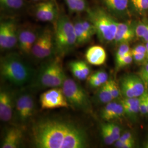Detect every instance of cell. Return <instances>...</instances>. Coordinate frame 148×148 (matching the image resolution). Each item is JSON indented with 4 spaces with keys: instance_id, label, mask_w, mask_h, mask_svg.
<instances>
[{
    "instance_id": "obj_7",
    "label": "cell",
    "mask_w": 148,
    "mask_h": 148,
    "mask_svg": "<svg viewBox=\"0 0 148 148\" xmlns=\"http://www.w3.org/2000/svg\"><path fill=\"white\" fill-rule=\"evenodd\" d=\"M120 87L123 98H138L144 94L146 87L139 75L128 74L122 77Z\"/></svg>"
},
{
    "instance_id": "obj_4",
    "label": "cell",
    "mask_w": 148,
    "mask_h": 148,
    "mask_svg": "<svg viewBox=\"0 0 148 148\" xmlns=\"http://www.w3.org/2000/svg\"><path fill=\"white\" fill-rule=\"evenodd\" d=\"M56 52L63 57L77 46L74 23L65 14H60L56 22L54 32Z\"/></svg>"
},
{
    "instance_id": "obj_29",
    "label": "cell",
    "mask_w": 148,
    "mask_h": 148,
    "mask_svg": "<svg viewBox=\"0 0 148 148\" xmlns=\"http://www.w3.org/2000/svg\"><path fill=\"white\" fill-rule=\"evenodd\" d=\"M131 52V48L129 43H125L119 45L115 54V63L126 56L127 54Z\"/></svg>"
},
{
    "instance_id": "obj_3",
    "label": "cell",
    "mask_w": 148,
    "mask_h": 148,
    "mask_svg": "<svg viewBox=\"0 0 148 148\" xmlns=\"http://www.w3.org/2000/svg\"><path fill=\"white\" fill-rule=\"evenodd\" d=\"M87 19L93 24L95 34L103 43L113 42L116 33L119 21L103 7L90 8Z\"/></svg>"
},
{
    "instance_id": "obj_33",
    "label": "cell",
    "mask_w": 148,
    "mask_h": 148,
    "mask_svg": "<svg viewBox=\"0 0 148 148\" xmlns=\"http://www.w3.org/2000/svg\"><path fill=\"white\" fill-rule=\"evenodd\" d=\"M139 111L142 115H148V109L145 92L143 95L139 97Z\"/></svg>"
},
{
    "instance_id": "obj_35",
    "label": "cell",
    "mask_w": 148,
    "mask_h": 148,
    "mask_svg": "<svg viewBox=\"0 0 148 148\" xmlns=\"http://www.w3.org/2000/svg\"><path fill=\"white\" fill-rule=\"evenodd\" d=\"M136 141L121 142L117 140L114 143V145L117 148H133L135 147Z\"/></svg>"
},
{
    "instance_id": "obj_10",
    "label": "cell",
    "mask_w": 148,
    "mask_h": 148,
    "mask_svg": "<svg viewBox=\"0 0 148 148\" xmlns=\"http://www.w3.org/2000/svg\"><path fill=\"white\" fill-rule=\"evenodd\" d=\"M35 15L40 21L56 22L59 13L56 1L45 0L38 3L35 8Z\"/></svg>"
},
{
    "instance_id": "obj_5",
    "label": "cell",
    "mask_w": 148,
    "mask_h": 148,
    "mask_svg": "<svg viewBox=\"0 0 148 148\" xmlns=\"http://www.w3.org/2000/svg\"><path fill=\"white\" fill-rule=\"evenodd\" d=\"M59 57L45 64L37 75L35 85L41 88H54L62 86L66 79Z\"/></svg>"
},
{
    "instance_id": "obj_42",
    "label": "cell",
    "mask_w": 148,
    "mask_h": 148,
    "mask_svg": "<svg viewBox=\"0 0 148 148\" xmlns=\"http://www.w3.org/2000/svg\"><path fill=\"white\" fill-rule=\"evenodd\" d=\"M143 147L144 148H148V138H147L143 143Z\"/></svg>"
},
{
    "instance_id": "obj_2",
    "label": "cell",
    "mask_w": 148,
    "mask_h": 148,
    "mask_svg": "<svg viewBox=\"0 0 148 148\" xmlns=\"http://www.w3.org/2000/svg\"><path fill=\"white\" fill-rule=\"evenodd\" d=\"M0 73L3 79L18 86L28 83L33 76L32 68L15 53L1 58Z\"/></svg>"
},
{
    "instance_id": "obj_28",
    "label": "cell",
    "mask_w": 148,
    "mask_h": 148,
    "mask_svg": "<svg viewBox=\"0 0 148 148\" xmlns=\"http://www.w3.org/2000/svg\"><path fill=\"white\" fill-rule=\"evenodd\" d=\"M107 84L114 99H118L121 96L120 85H118L115 81L112 79H108Z\"/></svg>"
},
{
    "instance_id": "obj_32",
    "label": "cell",
    "mask_w": 148,
    "mask_h": 148,
    "mask_svg": "<svg viewBox=\"0 0 148 148\" xmlns=\"http://www.w3.org/2000/svg\"><path fill=\"white\" fill-rule=\"evenodd\" d=\"M133 61V59L132 55L131 52L127 54L124 57H123L120 60L116 62V68L117 69H121L132 63Z\"/></svg>"
},
{
    "instance_id": "obj_14",
    "label": "cell",
    "mask_w": 148,
    "mask_h": 148,
    "mask_svg": "<svg viewBox=\"0 0 148 148\" xmlns=\"http://www.w3.org/2000/svg\"><path fill=\"white\" fill-rule=\"evenodd\" d=\"M136 21H126L119 22L116 33L113 42L116 45L132 41L136 36L135 32Z\"/></svg>"
},
{
    "instance_id": "obj_24",
    "label": "cell",
    "mask_w": 148,
    "mask_h": 148,
    "mask_svg": "<svg viewBox=\"0 0 148 148\" xmlns=\"http://www.w3.org/2000/svg\"><path fill=\"white\" fill-rule=\"evenodd\" d=\"M130 10L131 13L143 15L148 11V0H130Z\"/></svg>"
},
{
    "instance_id": "obj_38",
    "label": "cell",
    "mask_w": 148,
    "mask_h": 148,
    "mask_svg": "<svg viewBox=\"0 0 148 148\" xmlns=\"http://www.w3.org/2000/svg\"><path fill=\"white\" fill-rule=\"evenodd\" d=\"M77 62H78L79 65V68L81 70V71L83 72V73L87 78L89 76L90 73V66L84 61L77 60Z\"/></svg>"
},
{
    "instance_id": "obj_13",
    "label": "cell",
    "mask_w": 148,
    "mask_h": 148,
    "mask_svg": "<svg viewBox=\"0 0 148 148\" xmlns=\"http://www.w3.org/2000/svg\"><path fill=\"white\" fill-rule=\"evenodd\" d=\"M104 8L117 19H126L130 16V0H101Z\"/></svg>"
},
{
    "instance_id": "obj_41",
    "label": "cell",
    "mask_w": 148,
    "mask_h": 148,
    "mask_svg": "<svg viewBox=\"0 0 148 148\" xmlns=\"http://www.w3.org/2000/svg\"><path fill=\"white\" fill-rule=\"evenodd\" d=\"M121 142H126V141H135L134 137L132 133L130 132H125L123 134L121 135L120 137L118 140Z\"/></svg>"
},
{
    "instance_id": "obj_8",
    "label": "cell",
    "mask_w": 148,
    "mask_h": 148,
    "mask_svg": "<svg viewBox=\"0 0 148 148\" xmlns=\"http://www.w3.org/2000/svg\"><path fill=\"white\" fill-rule=\"evenodd\" d=\"M41 106L43 109L68 108L69 103L62 88L54 87L43 93L40 96Z\"/></svg>"
},
{
    "instance_id": "obj_6",
    "label": "cell",
    "mask_w": 148,
    "mask_h": 148,
    "mask_svg": "<svg viewBox=\"0 0 148 148\" xmlns=\"http://www.w3.org/2000/svg\"><path fill=\"white\" fill-rule=\"evenodd\" d=\"M62 87L70 104L81 111H91L92 106L89 97L81 86L71 79L66 77Z\"/></svg>"
},
{
    "instance_id": "obj_37",
    "label": "cell",
    "mask_w": 148,
    "mask_h": 148,
    "mask_svg": "<svg viewBox=\"0 0 148 148\" xmlns=\"http://www.w3.org/2000/svg\"><path fill=\"white\" fill-rule=\"evenodd\" d=\"M92 75H93L97 78L99 79L103 84L106 83L109 79L108 75L105 71H103V70L98 71Z\"/></svg>"
},
{
    "instance_id": "obj_36",
    "label": "cell",
    "mask_w": 148,
    "mask_h": 148,
    "mask_svg": "<svg viewBox=\"0 0 148 148\" xmlns=\"http://www.w3.org/2000/svg\"><path fill=\"white\" fill-rule=\"evenodd\" d=\"M143 80L144 84L148 79V62L144 64L143 66L140 70L138 75Z\"/></svg>"
},
{
    "instance_id": "obj_34",
    "label": "cell",
    "mask_w": 148,
    "mask_h": 148,
    "mask_svg": "<svg viewBox=\"0 0 148 148\" xmlns=\"http://www.w3.org/2000/svg\"><path fill=\"white\" fill-rule=\"evenodd\" d=\"M132 55L133 60L136 63L144 64L148 62L147 53H132Z\"/></svg>"
},
{
    "instance_id": "obj_17",
    "label": "cell",
    "mask_w": 148,
    "mask_h": 148,
    "mask_svg": "<svg viewBox=\"0 0 148 148\" xmlns=\"http://www.w3.org/2000/svg\"><path fill=\"white\" fill-rule=\"evenodd\" d=\"M86 59L88 63L99 66L106 62V53L104 48L100 46H93L89 48L85 54Z\"/></svg>"
},
{
    "instance_id": "obj_31",
    "label": "cell",
    "mask_w": 148,
    "mask_h": 148,
    "mask_svg": "<svg viewBox=\"0 0 148 148\" xmlns=\"http://www.w3.org/2000/svg\"><path fill=\"white\" fill-rule=\"evenodd\" d=\"M106 126L110 130L111 132L115 142L119 140V139L121 136V129L117 125L112 123L111 122H108V123H105Z\"/></svg>"
},
{
    "instance_id": "obj_27",
    "label": "cell",
    "mask_w": 148,
    "mask_h": 148,
    "mask_svg": "<svg viewBox=\"0 0 148 148\" xmlns=\"http://www.w3.org/2000/svg\"><path fill=\"white\" fill-rule=\"evenodd\" d=\"M69 68L74 77L79 80H84L87 79L79 68L77 60L72 61L69 64Z\"/></svg>"
},
{
    "instance_id": "obj_15",
    "label": "cell",
    "mask_w": 148,
    "mask_h": 148,
    "mask_svg": "<svg viewBox=\"0 0 148 148\" xmlns=\"http://www.w3.org/2000/svg\"><path fill=\"white\" fill-rule=\"evenodd\" d=\"M13 100L11 93L5 90L0 92V119L3 122L10 121L13 116Z\"/></svg>"
},
{
    "instance_id": "obj_11",
    "label": "cell",
    "mask_w": 148,
    "mask_h": 148,
    "mask_svg": "<svg viewBox=\"0 0 148 148\" xmlns=\"http://www.w3.org/2000/svg\"><path fill=\"white\" fill-rule=\"evenodd\" d=\"M35 110V102L32 96L24 93L16 101V116L18 121L24 123L32 117Z\"/></svg>"
},
{
    "instance_id": "obj_21",
    "label": "cell",
    "mask_w": 148,
    "mask_h": 148,
    "mask_svg": "<svg viewBox=\"0 0 148 148\" xmlns=\"http://www.w3.org/2000/svg\"><path fill=\"white\" fill-rule=\"evenodd\" d=\"M75 32L76 36L77 45L81 46L90 41V38L88 37L82 25L81 18L76 19L74 22Z\"/></svg>"
},
{
    "instance_id": "obj_39",
    "label": "cell",
    "mask_w": 148,
    "mask_h": 148,
    "mask_svg": "<svg viewBox=\"0 0 148 148\" xmlns=\"http://www.w3.org/2000/svg\"><path fill=\"white\" fill-rule=\"evenodd\" d=\"M132 53H147V47L145 43H140L131 48Z\"/></svg>"
},
{
    "instance_id": "obj_1",
    "label": "cell",
    "mask_w": 148,
    "mask_h": 148,
    "mask_svg": "<svg viewBox=\"0 0 148 148\" xmlns=\"http://www.w3.org/2000/svg\"><path fill=\"white\" fill-rule=\"evenodd\" d=\"M33 143L37 148H85L88 137L85 130L72 122L46 119L32 127Z\"/></svg>"
},
{
    "instance_id": "obj_20",
    "label": "cell",
    "mask_w": 148,
    "mask_h": 148,
    "mask_svg": "<svg viewBox=\"0 0 148 148\" xmlns=\"http://www.w3.org/2000/svg\"><path fill=\"white\" fill-rule=\"evenodd\" d=\"M25 5L24 0H0L1 10L7 12L20 11Z\"/></svg>"
},
{
    "instance_id": "obj_44",
    "label": "cell",
    "mask_w": 148,
    "mask_h": 148,
    "mask_svg": "<svg viewBox=\"0 0 148 148\" xmlns=\"http://www.w3.org/2000/svg\"><path fill=\"white\" fill-rule=\"evenodd\" d=\"M145 87H146V88L148 89V79L147 81L145 82Z\"/></svg>"
},
{
    "instance_id": "obj_22",
    "label": "cell",
    "mask_w": 148,
    "mask_h": 148,
    "mask_svg": "<svg viewBox=\"0 0 148 148\" xmlns=\"http://www.w3.org/2000/svg\"><path fill=\"white\" fill-rule=\"evenodd\" d=\"M136 37L144 43L148 42V19H143L135 23Z\"/></svg>"
},
{
    "instance_id": "obj_46",
    "label": "cell",
    "mask_w": 148,
    "mask_h": 148,
    "mask_svg": "<svg viewBox=\"0 0 148 148\" xmlns=\"http://www.w3.org/2000/svg\"><path fill=\"white\" fill-rule=\"evenodd\" d=\"M32 1H45V0H32Z\"/></svg>"
},
{
    "instance_id": "obj_45",
    "label": "cell",
    "mask_w": 148,
    "mask_h": 148,
    "mask_svg": "<svg viewBox=\"0 0 148 148\" xmlns=\"http://www.w3.org/2000/svg\"><path fill=\"white\" fill-rule=\"evenodd\" d=\"M145 92H146V94H147V97H148V89H147V88H146Z\"/></svg>"
},
{
    "instance_id": "obj_12",
    "label": "cell",
    "mask_w": 148,
    "mask_h": 148,
    "mask_svg": "<svg viewBox=\"0 0 148 148\" xmlns=\"http://www.w3.org/2000/svg\"><path fill=\"white\" fill-rule=\"evenodd\" d=\"M40 32L30 27L18 29V46L22 53L26 55L32 54V48Z\"/></svg>"
},
{
    "instance_id": "obj_23",
    "label": "cell",
    "mask_w": 148,
    "mask_h": 148,
    "mask_svg": "<svg viewBox=\"0 0 148 148\" xmlns=\"http://www.w3.org/2000/svg\"><path fill=\"white\" fill-rule=\"evenodd\" d=\"M71 13L86 12L90 8L87 0H64Z\"/></svg>"
},
{
    "instance_id": "obj_30",
    "label": "cell",
    "mask_w": 148,
    "mask_h": 148,
    "mask_svg": "<svg viewBox=\"0 0 148 148\" xmlns=\"http://www.w3.org/2000/svg\"><path fill=\"white\" fill-rule=\"evenodd\" d=\"M81 21L86 34L91 40L92 37L96 34L95 27L87 19H81Z\"/></svg>"
},
{
    "instance_id": "obj_18",
    "label": "cell",
    "mask_w": 148,
    "mask_h": 148,
    "mask_svg": "<svg viewBox=\"0 0 148 148\" xmlns=\"http://www.w3.org/2000/svg\"><path fill=\"white\" fill-rule=\"evenodd\" d=\"M23 137L21 129L12 127L9 129L5 133V137L3 140L1 148H18L21 142Z\"/></svg>"
},
{
    "instance_id": "obj_25",
    "label": "cell",
    "mask_w": 148,
    "mask_h": 148,
    "mask_svg": "<svg viewBox=\"0 0 148 148\" xmlns=\"http://www.w3.org/2000/svg\"><path fill=\"white\" fill-rule=\"evenodd\" d=\"M99 88L97 93V97L99 103L101 104H107L114 100L108 87L107 82Z\"/></svg>"
},
{
    "instance_id": "obj_9",
    "label": "cell",
    "mask_w": 148,
    "mask_h": 148,
    "mask_svg": "<svg viewBox=\"0 0 148 148\" xmlns=\"http://www.w3.org/2000/svg\"><path fill=\"white\" fill-rule=\"evenodd\" d=\"M18 29L16 22L12 20L2 21L0 24V47L10 49L18 43Z\"/></svg>"
},
{
    "instance_id": "obj_40",
    "label": "cell",
    "mask_w": 148,
    "mask_h": 148,
    "mask_svg": "<svg viewBox=\"0 0 148 148\" xmlns=\"http://www.w3.org/2000/svg\"><path fill=\"white\" fill-rule=\"evenodd\" d=\"M88 82L90 86L93 88H98L103 85L101 81L93 75H90L88 79Z\"/></svg>"
},
{
    "instance_id": "obj_43",
    "label": "cell",
    "mask_w": 148,
    "mask_h": 148,
    "mask_svg": "<svg viewBox=\"0 0 148 148\" xmlns=\"http://www.w3.org/2000/svg\"><path fill=\"white\" fill-rule=\"evenodd\" d=\"M146 47H147V60L148 62V42L145 43Z\"/></svg>"
},
{
    "instance_id": "obj_16",
    "label": "cell",
    "mask_w": 148,
    "mask_h": 148,
    "mask_svg": "<svg viewBox=\"0 0 148 148\" xmlns=\"http://www.w3.org/2000/svg\"><path fill=\"white\" fill-rule=\"evenodd\" d=\"M124 115L125 111L121 102L114 101L106 104L101 114L102 119L107 122L119 119Z\"/></svg>"
},
{
    "instance_id": "obj_26",
    "label": "cell",
    "mask_w": 148,
    "mask_h": 148,
    "mask_svg": "<svg viewBox=\"0 0 148 148\" xmlns=\"http://www.w3.org/2000/svg\"><path fill=\"white\" fill-rule=\"evenodd\" d=\"M101 135L104 143L107 145H111L115 143V140L110 130L106 126V124L101 125Z\"/></svg>"
},
{
    "instance_id": "obj_19",
    "label": "cell",
    "mask_w": 148,
    "mask_h": 148,
    "mask_svg": "<svg viewBox=\"0 0 148 148\" xmlns=\"http://www.w3.org/2000/svg\"><path fill=\"white\" fill-rule=\"evenodd\" d=\"M122 104L125 111V115L128 117L130 120L134 121H136L137 118L138 114L140 113L139 97L134 98L130 104Z\"/></svg>"
}]
</instances>
